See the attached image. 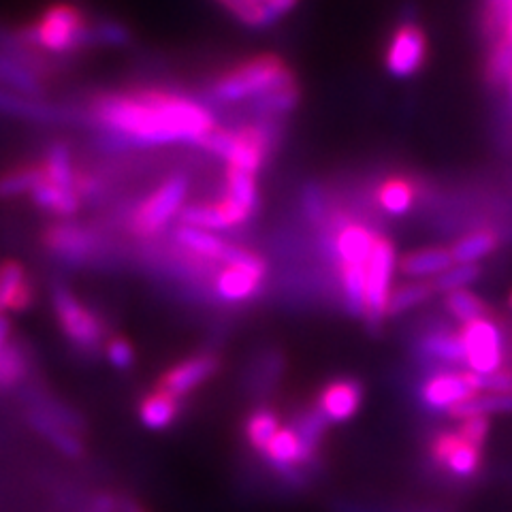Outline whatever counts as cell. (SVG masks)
<instances>
[{
  "label": "cell",
  "instance_id": "cell-8",
  "mask_svg": "<svg viewBox=\"0 0 512 512\" xmlns=\"http://www.w3.org/2000/svg\"><path fill=\"white\" fill-rule=\"evenodd\" d=\"M397 269L395 248L387 237H376L365 276V308L363 316L372 329H380L387 318L389 297L393 291V274Z\"/></svg>",
  "mask_w": 512,
  "mask_h": 512
},
{
  "label": "cell",
  "instance_id": "cell-53",
  "mask_svg": "<svg viewBox=\"0 0 512 512\" xmlns=\"http://www.w3.org/2000/svg\"><path fill=\"white\" fill-rule=\"evenodd\" d=\"M508 88H510V94H512V75H510V79H508V84H506Z\"/></svg>",
  "mask_w": 512,
  "mask_h": 512
},
{
  "label": "cell",
  "instance_id": "cell-33",
  "mask_svg": "<svg viewBox=\"0 0 512 512\" xmlns=\"http://www.w3.org/2000/svg\"><path fill=\"white\" fill-rule=\"evenodd\" d=\"M434 293H436L434 284L425 280H414V282L393 286L387 316H399L416 306H421V303H425Z\"/></svg>",
  "mask_w": 512,
  "mask_h": 512
},
{
  "label": "cell",
  "instance_id": "cell-11",
  "mask_svg": "<svg viewBox=\"0 0 512 512\" xmlns=\"http://www.w3.org/2000/svg\"><path fill=\"white\" fill-rule=\"evenodd\" d=\"M41 242L56 261L71 267L86 265L101 250L99 235L82 227V224L64 220L47 224Z\"/></svg>",
  "mask_w": 512,
  "mask_h": 512
},
{
  "label": "cell",
  "instance_id": "cell-32",
  "mask_svg": "<svg viewBox=\"0 0 512 512\" xmlns=\"http://www.w3.org/2000/svg\"><path fill=\"white\" fill-rule=\"evenodd\" d=\"M43 178L41 163H28L11 167L0 173V199H15L30 195L32 188Z\"/></svg>",
  "mask_w": 512,
  "mask_h": 512
},
{
  "label": "cell",
  "instance_id": "cell-9",
  "mask_svg": "<svg viewBox=\"0 0 512 512\" xmlns=\"http://www.w3.org/2000/svg\"><path fill=\"white\" fill-rule=\"evenodd\" d=\"M267 276V265L259 254L239 248L229 263H222L216 274L214 291L227 303H244L261 291Z\"/></svg>",
  "mask_w": 512,
  "mask_h": 512
},
{
  "label": "cell",
  "instance_id": "cell-2",
  "mask_svg": "<svg viewBox=\"0 0 512 512\" xmlns=\"http://www.w3.org/2000/svg\"><path fill=\"white\" fill-rule=\"evenodd\" d=\"M22 45L47 54H73L92 45V22L73 3L47 5L35 20L15 28Z\"/></svg>",
  "mask_w": 512,
  "mask_h": 512
},
{
  "label": "cell",
  "instance_id": "cell-7",
  "mask_svg": "<svg viewBox=\"0 0 512 512\" xmlns=\"http://www.w3.org/2000/svg\"><path fill=\"white\" fill-rule=\"evenodd\" d=\"M188 178L184 173L171 175L154 192L143 199L131 220V229L139 237H154L167 229L173 216H178L188 195Z\"/></svg>",
  "mask_w": 512,
  "mask_h": 512
},
{
  "label": "cell",
  "instance_id": "cell-12",
  "mask_svg": "<svg viewBox=\"0 0 512 512\" xmlns=\"http://www.w3.org/2000/svg\"><path fill=\"white\" fill-rule=\"evenodd\" d=\"M483 393L480 391V376L466 370H448L431 374L429 378H425V382L421 384L419 395L421 402L429 408V410H444L448 412L453 406L466 402V399Z\"/></svg>",
  "mask_w": 512,
  "mask_h": 512
},
{
  "label": "cell",
  "instance_id": "cell-18",
  "mask_svg": "<svg viewBox=\"0 0 512 512\" xmlns=\"http://www.w3.org/2000/svg\"><path fill=\"white\" fill-rule=\"evenodd\" d=\"M35 303V284L28 269L15 259L0 261V312L20 314Z\"/></svg>",
  "mask_w": 512,
  "mask_h": 512
},
{
  "label": "cell",
  "instance_id": "cell-25",
  "mask_svg": "<svg viewBox=\"0 0 512 512\" xmlns=\"http://www.w3.org/2000/svg\"><path fill=\"white\" fill-rule=\"evenodd\" d=\"M451 265H455V261L451 256V250L446 248H421V250L408 252L397 261V269L402 271L404 276L414 280H423V278L434 280L436 276L444 274Z\"/></svg>",
  "mask_w": 512,
  "mask_h": 512
},
{
  "label": "cell",
  "instance_id": "cell-39",
  "mask_svg": "<svg viewBox=\"0 0 512 512\" xmlns=\"http://www.w3.org/2000/svg\"><path fill=\"white\" fill-rule=\"evenodd\" d=\"M227 195H231L235 201L242 203L244 207L254 214L259 207V190H256V175L227 167Z\"/></svg>",
  "mask_w": 512,
  "mask_h": 512
},
{
  "label": "cell",
  "instance_id": "cell-22",
  "mask_svg": "<svg viewBox=\"0 0 512 512\" xmlns=\"http://www.w3.org/2000/svg\"><path fill=\"white\" fill-rule=\"evenodd\" d=\"M416 352L423 361L440 363L446 367H455L466 363L463 359V346L457 331L448 329H431L416 344Z\"/></svg>",
  "mask_w": 512,
  "mask_h": 512
},
{
  "label": "cell",
  "instance_id": "cell-36",
  "mask_svg": "<svg viewBox=\"0 0 512 512\" xmlns=\"http://www.w3.org/2000/svg\"><path fill=\"white\" fill-rule=\"evenodd\" d=\"M214 3L248 28H269L276 24L261 0H214Z\"/></svg>",
  "mask_w": 512,
  "mask_h": 512
},
{
  "label": "cell",
  "instance_id": "cell-34",
  "mask_svg": "<svg viewBox=\"0 0 512 512\" xmlns=\"http://www.w3.org/2000/svg\"><path fill=\"white\" fill-rule=\"evenodd\" d=\"M512 75V43L506 37L489 41L485 60V79L491 86H504Z\"/></svg>",
  "mask_w": 512,
  "mask_h": 512
},
{
  "label": "cell",
  "instance_id": "cell-54",
  "mask_svg": "<svg viewBox=\"0 0 512 512\" xmlns=\"http://www.w3.org/2000/svg\"><path fill=\"white\" fill-rule=\"evenodd\" d=\"M510 308H512V293H510Z\"/></svg>",
  "mask_w": 512,
  "mask_h": 512
},
{
  "label": "cell",
  "instance_id": "cell-50",
  "mask_svg": "<svg viewBox=\"0 0 512 512\" xmlns=\"http://www.w3.org/2000/svg\"><path fill=\"white\" fill-rule=\"evenodd\" d=\"M11 340V320L7 314L0 316V348Z\"/></svg>",
  "mask_w": 512,
  "mask_h": 512
},
{
  "label": "cell",
  "instance_id": "cell-43",
  "mask_svg": "<svg viewBox=\"0 0 512 512\" xmlns=\"http://www.w3.org/2000/svg\"><path fill=\"white\" fill-rule=\"evenodd\" d=\"M491 421L489 416H468V419H461L457 431L466 438L470 444L483 448L487 436H489Z\"/></svg>",
  "mask_w": 512,
  "mask_h": 512
},
{
  "label": "cell",
  "instance_id": "cell-5",
  "mask_svg": "<svg viewBox=\"0 0 512 512\" xmlns=\"http://www.w3.org/2000/svg\"><path fill=\"white\" fill-rule=\"evenodd\" d=\"M54 316L67 340L84 352H92L105 342V325L86 303L73 295L69 286L56 282L52 286Z\"/></svg>",
  "mask_w": 512,
  "mask_h": 512
},
{
  "label": "cell",
  "instance_id": "cell-6",
  "mask_svg": "<svg viewBox=\"0 0 512 512\" xmlns=\"http://www.w3.org/2000/svg\"><path fill=\"white\" fill-rule=\"evenodd\" d=\"M457 333L463 346V359H466L470 372L478 376H489L502 370L506 340L502 327L495 323L491 314L463 323Z\"/></svg>",
  "mask_w": 512,
  "mask_h": 512
},
{
  "label": "cell",
  "instance_id": "cell-35",
  "mask_svg": "<svg viewBox=\"0 0 512 512\" xmlns=\"http://www.w3.org/2000/svg\"><path fill=\"white\" fill-rule=\"evenodd\" d=\"M280 419L274 410L269 408H259L254 410L248 421H246V440L254 448L256 453H263L269 440L276 436V431L280 429Z\"/></svg>",
  "mask_w": 512,
  "mask_h": 512
},
{
  "label": "cell",
  "instance_id": "cell-48",
  "mask_svg": "<svg viewBox=\"0 0 512 512\" xmlns=\"http://www.w3.org/2000/svg\"><path fill=\"white\" fill-rule=\"evenodd\" d=\"M90 512H118V508H116V498H114V495H109V493L99 495V498L94 500Z\"/></svg>",
  "mask_w": 512,
  "mask_h": 512
},
{
  "label": "cell",
  "instance_id": "cell-21",
  "mask_svg": "<svg viewBox=\"0 0 512 512\" xmlns=\"http://www.w3.org/2000/svg\"><path fill=\"white\" fill-rule=\"evenodd\" d=\"M173 237L186 252H190L192 256H199V259H205V261L229 263L239 252L237 246L222 242V239L216 237L212 231L186 227V224H180V227L175 229Z\"/></svg>",
  "mask_w": 512,
  "mask_h": 512
},
{
  "label": "cell",
  "instance_id": "cell-15",
  "mask_svg": "<svg viewBox=\"0 0 512 512\" xmlns=\"http://www.w3.org/2000/svg\"><path fill=\"white\" fill-rule=\"evenodd\" d=\"M218 370H220V359L216 355H210V352H201V355L184 359L180 363H175L173 367H169V370L163 374V378L158 380L156 387L160 391L182 399L184 395L199 389L201 384L210 380Z\"/></svg>",
  "mask_w": 512,
  "mask_h": 512
},
{
  "label": "cell",
  "instance_id": "cell-16",
  "mask_svg": "<svg viewBox=\"0 0 512 512\" xmlns=\"http://www.w3.org/2000/svg\"><path fill=\"white\" fill-rule=\"evenodd\" d=\"M376 237L378 235H374V231L367 229L365 224L344 222L333 237V254L340 271L367 269Z\"/></svg>",
  "mask_w": 512,
  "mask_h": 512
},
{
  "label": "cell",
  "instance_id": "cell-47",
  "mask_svg": "<svg viewBox=\"0 0 512 512\" xmlns=\"http://www.w3.org/2000/svg\"><path fill=\"white\" fill-rule=\"evenodd\" d=\"M333 512H391V510L367 506V504H359V502H350V500H340V502L333 504Z\"/></svg>",
  "mask_w": 512,
  "mask_h": 512
},
{
  "label": "cell",
  "instance_id": "cell-45",
  "mask_svg": "<svg viewBox=\"0 0 512 512\" xmlns=\"http://www.w3.org/2000/svg\"><path fill=\"white\" fill-rule=\"evenodd\" d=\"M303 212L314 224L325 218V195L316 184H310L303 190Z\"/></svg>",
  "mask_w": 512,
  "mask_h": 512
},
{
  "label": "cell",
  "instance_id": "cell-40",
  "mask_svg": "<svg viewBox=\"0 0 512 512\" xmlns=\"http://www.w3.org/2000/svg\"><path fill=\"white\" fill-rule=\"evenodd\" d=\"M512 15V0H483L480 7V30L487 41L498 39Z\"/></svg>",
  "mask_w": 512,
  "mask_h": 512
},
{
  "label": "cell",
  "instance_id": "cell-37",
  "mask_svg": "<svg viewBox=\"0 0 512 512\" xmlns=\"http://www.w3.org/2000/svg\"><path fill=\"white\" fill-rule=\"evenodd\" d=\"M444 308L455 320H459L461 325L463 323H470V320H476V318H483V316L491 314L487 303L480 299L478 295H474L472 291H466V288H461V291L446 293Z\"/></svg>",
  "mask_w": 512,
  "mask_h": 512
},
{
  "label": "cell",
  "instance_id": "cell-1",
  "mask_svg": "<svg viewBox=\"0 0 512 512\" xmlns=\"http://www.w3.org/2000/svg\"><path fill=\"white\" fill-rule=\"evenodd\" d=\"M90 118L107 137L128 146L203 143L216 126L207 105L167 90L109 92L90 103Z\"/></svg>",
  "mask_w": 512,
  "mask_h": 512
},
{
  "label": "cell",
  "instance_id": "cell-17",
  "mask_svg": "<svg viewBox=\"0 0 512 512\" xmlns=\"http://www.w3.org/2000/svg\"><path fill=\"white\" fill-rule=\"evenodd\" d=\"M363 402V387L355 378H338L331 380L320 391L316 408L329 423H344L357 414Z\"/></svg>",
  "mask_w": 512,
  "mask_h": 512
},
{
  "label": "cell",
  "instance_id": "cell-52",
  "mask_svg": "<svg viewBox=\"0 0 512 512\" xmlns=\"http://www.w3.org/2000/svg\"><path fill=\"white\" fill-rule=\"evenodd\" d=\"M408 512H438V510H408Z\"/></svg>",
  "mask_w": 512,
  "mask_h": 512
},
{
  "label": "cell",
  "instance_id": "cell-30",
  "mask_svg": "<svg viewBox=\"0 0 512 512\" xmlns=\"http://www.w3.org/2000/svg\"><path fill=\"white\" fill-rule=\"evenodd\" d=\"M43 178L50 180L58 186L75 188V167L71 158V148L64 141H54L50 148H47L43 160H41Z\"/></svg>",
  "mask_w": 512,
  "mask_h": 512
},
{
  "label": "cell",
  "instance_id": "cell-29",
  "mask_svg": "<svg viewBox=\"0 0 512 512\" xmlns=\"http://www.w3.org/2000/svg\"><path fill=\"white\" fill-rule=\"evenodd\" d=\"M376 199L389 216H404L416 201V186L408 178H389L380 184Z\"/></svg>",
  "mask_w": 512,
  "mask_h": 512
},
{
  "label": "cell",
  "instance_id": "cell-28",
  "mask_svg": "<svg viewBox=\"0 0 512 512\" xmlns=\"http://www.w3.org/2000/svg\"><path fill=\"white\" fill-rule=\"evenodd\" d=\"M500 244V237L491 229H478L468 235H463L459 242L451 248V256L455 263L478 265L480 259H485Z\"/></svg>",
  "mask_w": 512,
  "mask_h": 512
},
{
  "label": "cell",
  "instance_id": "cell-27",
  "mask_svg": "<svg viewBox=\"0 0 512 512\" xmlns=\"http://www.w3.org/2000/svg\"><path fill=\"white\" fill-rule=\"evenodd\" d=\"M30 352L18 342L9 340L0 348V391H11L22 384L30 372Z\"/></svg>",
  "mask_w": 512,
  "mask_h": 512
},
{
  "label": "cell",
  "instance_id": "cell-31",
  "mask_svg": "<svg viewBox=\"0 0 512 512\" xmlns=\"http://www.w3.org/2000/svg\"><path fill=\"white\" fill-rule=\"evenodd\" d=\"M512 412V393H478L466 402H461L448 410V416L461 421L468 416H491Z\"/></svg>",
  "mask_w": 512,
  "mask_h": 512
},
{
  "label": "cell",
  "instance_id": "cell-14",
  "mask_svg": "<svg viewBox=\"0 0 512 512\" xmlns=\"http://www.w3.org/2000/svg\"><path fill=\"white\" fill-rule=\"evenodd\" d=\"M431 459L457 478H472L480 468V448L470 444L459 431H440L429 446Z\"/></svg>",
  "mask_w": 512,
  "mask_h": 512
},
{
  "label": "cell",
  "instance_id": "cell-4",
  "mask_svg": "<svg viewBox=\"0 0 512 512\" xmlns=\"http://www.w3.org/2000/svg\"><path fill=\"white\" fill-rule=\"evenodd\" d=\"M201 146L220 158L227 167L242 169L248 173H259L274 146V128L269 124H250L235 128V131H214L203 139Z\"/></svg>",
  "mask_w": 512,
  "mask_h": 512
},
{
  "label": "cell",
  "instance_id": "cell-26",
  "mask_svg": "<svg viewBox=\"0 0 512 512\" xmlns=\"http://www.w3.org/2000/svg\"><path fill=\"white\" fill-rule=\"evenodd\" d=\"M180 410L182 404L178 397H173L156 387V391H152L139 402V421L148 429L163 431L175 423Z\"/></svg>",
  "mask_w": 512,
  "mask_h": 512
},
{
  "label": "cell",
  "instance_id": "cell-19",
  "mask_svg": "<svg viewBox=\"0 0 512 512\" xmlns=\"http://www.w3.org/2000/svg\"><path fill=\"white\" fill-rule=\"evenodd\" d=\"M0 114L41 124H58L71 120L69 109L47 103L41 96L18 94L5 88H0Z\"/></svg>",
  "mask_w": 512,
  "mask_h": 512
},
{
  "label": "cell",
  "instance_id": "cell-51",
  "mask_svg": "<svg viewBox=\"0 0 512 512\" xmlns=\"http://www.w3.org/2000/svg\"><path fill=\"white\" fill-rule=\"evenodd\" d=\"M500 37H506L510 43H512V15L508 18V22H506V26H504V30H502V35Z\"/></svg>",
  "mask_w": 512,
  "mask_h": 512
},
{
  "label": "cell",
  "instance_id": "cell-20",
  "mask_svg": "<svg viewBox=\"0 0 512 512\" xmlns=\"http://www.w3.org/2000/svg\"><path fill=\"white\" fill-rule=\"evenodd\" d=\"M26 421L41 438L50 442L60 455L69 457V459H79L84 455V442H82V438H79L77 431L64 427L62 423L52 419L50 414H45L43 410H39L35 406H28Z\"/></svg>",
  "mask_w": 512,
  "mask_h": 512
},
{
  "label": "cell",
  "instance_id": "cell-38",
  "mask_svg": "<svg viewBox=\"0 0 512 512\" xmlns=\"http://www.w3.org/2000/svg\"><path fill=\"white\" fill-rule=\"evenodd\" d=\"M299 103V82L293 79V82H288L280 88H276L274 92H269L261 99H256L254 105L256 109L265 114L267 118H274V116H284L288 111H293Z\"/></svg>",
  "mask_w": 512,
  "mask_h": 512
},
{
  "label": "cell",
  "instance_id": "cell-46",
  "mask_svg": "<svg viewBox=\"0 0 512 512\" xmlns=\"http://www.w3.org/2000/svg\"><path fill=\"white\" fill-rule=\"evenodd\" d=\"M261 3L267 7L271 20L278 22L299 5V0H261Z\"/></svg>",
  "mask_w": 512,
  "mask_h": 512
},
{
  "label": "cell",
  "instance_id": "cell-24",
  "mask_svg": "<svg viewBox=\"0 0 512 512\" xmlns=\"http://www.w3.org/2000/svg\"><path fill=\"white\" fill-rule=\"evenodd\" d=\"M261 455L280 476L297 468H306L303 466V444L293 427H280Z\"/></svg>",
  "mask_w": 512,
  "mask_h": 512
},
{
  "label": "cell",
  "instance_id": "cell-3",
  "mask_svg": "<svg viewBox=\"0 0 512 512\" xmlns=\"http://www.w3.org/2000/svg\"><path fill=\"white\" fill-rule=\"evenodd\" d=\"M295 73L276 54H259L242 60L229 71H224L210 88L212 99L218 103H244L250 99L274 92L276 88L293 82Z\"/></svg>",
  "mask_w": 512,
  "mask_h": 512
},
{
  "label": "cell",
  "instance_id": "cell-13",
  "mask_svg": "<svg viewBox=\"0 0 512 512\" xmlns=\"http://www.w3.org/2000/svg\"><path fill=\"white\" fill-rule=\"evenodd\" d=\"M45 77L47 64L41 58V52H0V88L28 96H43Z\"/></svg>",
  "mask_w": 512,
  "mask_h": 512
},
{
  "label": "cell",
  "instance_id": "cell-49",
  "mask_svg": "<svg viewBox=\"0 0 512 512\" xmlns=\"http://www.w3.org/2000/svg\"><path fill=\"white\" fill-rule=\"evenodd\" d=\"M118 512H146L133 498H116Z\"/></svg>",
  "mask_w": 512,
  "mask_h": 512
},
{
  "label": "cell",
  "instance_id": "cell-10",
  "mask_svg": "<svg viewBox=\"0 0 512 512\" xmlns=\"http://www.w3.org/2000/svg\"><path fill=\"white\" fill-rule=\"evenodd\" d=\"M427 50L429 41L425 28L414 20H404L395 26L389 39L387 52H384V67H387L389 75L408 79L425 67Z\"/></svg>",
  "mask_w": 512,
  "mask_h": 512
},
{
  "label": "cell",
  "instance_id": "cell-42",
  "mask_svg": "<svg viewBox=\"0 0 512 512\" xmlns=\"http://www.w3.org/2000/svg\"><path fill=\"white\" fill-rule=\"evenodd\" d=\"M131 41V30L116 20L92 22V45L120 47Z\"/></svg>",
  "mask_w": 512,
  "mask_h": 512
},
{
  "label": "cell",
  "instance_id": "cell-23",
  "mask_svg": "<svg viewBox=\"0 0 512 512\" xmlns=\"http://www.w3.org/2000/svg\"><path fill=\"white\" fill-rule=\"evenodd\" d=\"M28 197L39 207V210L52 214L56 218H71L79 212V207H82V197L77 195L75 188L58 186L45 178L39 180V184L32 188Z\"/></svg>",
  "mask_w": 512,
  "mask_h": 512
},
{
  "label": "cell",
  "instance_id": "cell-41",
  "mask_svg": "<svg viewBox=\"0 0 512 512\" xmlns=\"http://www.w3.org/2000/svg\"><path fill=\"white\" fill-rule=\"evenodd\" d=\"M480 278V267L478 265H466V263H455L448 267L444 274L436 276L431 280L436 293H453L461 291V288L470 286Z\"/></svg>",
  "mask_w": 512,
  "mask_h": 512
},
{
  "label": "cell",
  "instance_id": "cell-44",
  "mask_svg": "<svg viewBox=\"0 0 512 512\" xmlns=\"http://www.w3.org/2000/svg\"><path fill=\"white\" fill-rule=\"evenodd\" d=\"M105 352H107L109 363L114 365L116 370H131L135 363V350H133L131 342L124 338L109 340L105 346Z\"/></svg>",
  "mask_w": 512,
  "mask_h": 512
}]
</instances>
